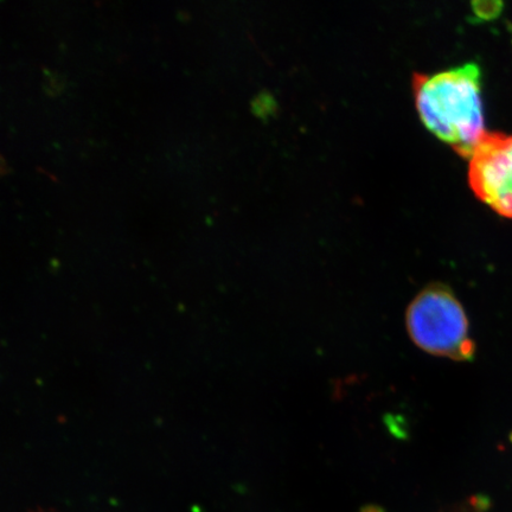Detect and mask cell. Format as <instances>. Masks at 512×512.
<instances>
[{"label": "cell", "mask_w": 512, "mask_h": 512, "mask_svg": "<svg viewBox=\"0 0 512 512\" xmlns=\"http://www.w3.org/2000/svg\"><path fill=\"white\" fill-rule=\"evenodd\" d=\"M408 334L428 354L471 361L475 343L469 336V320L451 288L443 284L427 286L407 311Z\"/></svg>", "instance_id": "cell-2"}, {"label": "cell", "mask_w": 512, "mask_h": 512, "mask_svg": "<svg viewBox=\"0 0 512 512\" xmlns=\"http://www.w3.org/2000/svg\"><path fill=\"white\" fill-rule=\"evenodd\" d=\"M469 182L480 201L512 219V136L484 134L470 158Z\"/></svg>", "instance_id": "cell-3"}, {"label": "cell", "mask_w": 512, "mask_h": 512, "mask_svg": "<svg viewBox=\"0 0 512 512\" xmlns=\"http://www.w3.org/2000/svg\"><path fill=\"white\" fill-rule=\"evenodd\" d=\"M360 512H386L382 507L375 504L364 505Z\"/></svg>", "instance_id": "cell-4"}, {"label": "cell", "mask_w": 512, "mask_h": 512, "mask_svg": "<svg viewBox=\"0 0 512 512\" xmlns=\"http://www.w3.org/2000/svg\"><path fill=\"white\" fill-rule=\"evenodd\" d=\"M412 86L416 110L427 130L458 155L471 158L486 133L477 64L435 74L415 73Z\"/></svg>", "instance_id": "cell-1"}]
</instances>
